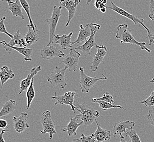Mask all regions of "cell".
Masks as SVG:
<instances>
[{"mask_svg":"<svg viewBox=\"0 0 154 142\" xmlns=\"http://www.w3.org/2000/svg\"><path fill=\"white\" fill-rule=\"evenodd\" d=\"M135 36L132 35L130 30L126 24H120L117 27L116 32V39L120 41V43H128L131 45H137L141 48L142 51H146L148 53L151 52V50L146 47L145 42H139L134 39Z\"/></svg>","mask_w":154,"mask_h":142,"instance_id":"obj_1","label":"cell"},{"mask_svg":"<svg viewBox=\"0 0 154 142\" xmlns=\"http://www.w3.org/2000/svg\"><path fill=\"white\" fill-rule=\"evenodd\" d=\"M77 111L80 113L81 120L83 122L84 126H89L95 122L96 118L100 116V113L84 102L77 104Z\"/></svg>","mask_w":154,"mask_h":142,"instance_id":"obj_2","label":"cell"},{"mask_svg":"<svg viewBox=\"0 0 154 142\" xmlns=\"http://www.w3.org/2000/svg\"><path fill=\"white\" fill-rule=\"evenodd\" d=\"M67 69L68 68L66 66L63 68H60L57 66L54 71L48 76V82L51 83L52 86H57L60 89H64L67 85L65 75Z\"/></svg>","mask_w":154,"mask_h":142,"instance_id":"obj_3","label":"cell"},{"mask_svg":"<svg viewBox=\"0 0 154 142\" xmlns=\"http://www.w3.org/2000/svg\"><path fill=\"white\" fill-rule=\"evenodd\" d=\"M79 74H80V83L79 86L82 92L83 93H88L90 89L92 87H95V84L99 80H107V77L102 74V78H97V77H90L87 76L85 72L84 68L80 67L79 68Z\"/></svg>","mask_w":154,"mask_h":142,"instance_id":"obj_4","label":"cell"},{"mask_svg":"<svg viewBox=\"0 0 154 142\" xmlns=\"http://www.w3.org/2000/svg\"><path fill=\"white\" fill-rule=\"evenodd\" d=\"M90 29H91V35L88 41L83 45L77 47L72 48L74 50H79L83 51L84 53L86 55H91V51L92 48L94 47H96L97 45L96 44L95 41V34L97 32L98 30L100 29L101 26L97 24H89Z\"/></svg>","mask_w":154,"mask_h":142,"instance_id":"obj_5","label":"cell"},{"mask_svg":"<svg viewBox=\"0 0 154 142\" xmlns=\"http://www.w3.org/2000/svg\"><path fill=\"white\" fill-rule=\"evenodd\" d=\"M62 7H57L54 5L53 8V13L51 18L47 19L45 21L49 25V41L47 45H51L53 43L54 37L55 35V33L56 31L57 25L59 20L60 18L61 15V9Z\"/></svg>","mask_w":154,"mask_h":142,"instance_id":"obj_6","label":"cell"},{"mask_svg":"<svg viewBox=\"0 0 154 142\" xmlns=\"http://www.w3.org/2000/svg\"><path fill=\"white\" fill-rule=\"evenodd\" d=\"M111 4H112L111 6H109V7L108 6L107 8H109V9H111V10H113V11L116 12L117 13H118L119 14L122 15V16H124L125 17L130 19L131 20H132L134 22V25H137V24H138L142 25L144 27L145 30L147 31L148 36H146V38H149V39L150 37H151L152 35L151 31L144 24V20L143 19H139V18H137L136 16L133 15V14H131L130 13H128V12L125 11L124 9H122L121 8H120V7H119L116 5L115 3H114L112 1H111Z\"/></svg>","mask_w":154,"mask_h":142,"instance_id":"obj_7","label":"cell"},{"mask_svg":"<svg viewBox=\"0 0 154 142\" xmlns=\"http://www.w3.org/2000/svg\"><path fill=\"white\" fill-rule=\"evenodd\" d=\"M41 124L43 128V130L41 131L42 134L48 133L50 139H53V136L57 134V131L55 128V125L51 119L50 111L47 110L43 112L42 116Z\"/></svg>","mask_w":154,"mask_h":142,"instance_id":"obj_8","label":"cell"},{"mask_svg":"<svg viewBox=\"0 0 154 142\" xmlns=\"http://www.w3.org/2000/svg\"><path fill=\"white\" fill-rule=\"evenodd\" d=\"M76 93L74 91H69L65 93L64 95L61 96H57L56 92L55 93V96L52 97V99L55 101V106L57 104L63 105L65 104L67 106H69L71 107V110L74 113H75V110H77V107L74 105V96Z\"/></svg>","mask_w":154,"mask_h":142,"instance_id":"obj_9","label":"cell"},{"mask_svg":"<svg viewBox=\"0 0 154 142\" xmlns=\"http://www.w3.org/2000/svg\"><path fill=\"white\" fill-rule=\"evenodd\" d=\"M80 56L81 54L78 51L71 48L70 53L65 55L62 62L65 64V66L67 67L69 71L76 72Z\"/></svg>","mask_w":154,"mask_h":142,"instance_id":"obj_10","label":"cell"},{"mask_svg":"<svg viewBox=\"0 0 154 142\" xmlns=\"http://www.w3.org/2000/svg\"><path fill=\"white\" fill-rule=\"evenodd\" d=\"M42 59L45 60L51 59L55 57L62 58L65 55L63 52L56 47L54 45H46L41 50Z\"/></svg>","mask_w":154,"mask_h":142,"instance_id":"obj_11","label":"cell"},{"mask_svg":"<svg viewBox=\"0 0 154 142\" xmlns=\"http://www.w3.org/2000/svg\"><path fill=\"white\" fill-rule=\"evenodd\" d=\"M96 48L97 49V53L95 54V56L90 67V70L93 72L97 70L98 67L101 63H102L104 57L108 53V50L106 45H97Z\"/></svg>","mask_w":154,"mask_h":142,"instance_id":"obj_12","label":"cell"},{"mask_svg":"<svg viewBox=\"0 0 154 142\" xmlns=\"http://www.w3.org/2000/svg\"><path fill=\"white\" fill-rule=\"evenodd\" d=\"M135 125V123L133 122H130L129 120L122 121L121 120L115 124L113 127L112 131L113 132V136L114 137H120L122 133H126V130H133V127Z\"/></svg>","mask_w":154,"mask_h":142,"instance_id":"obj_13","label":"cell"},{"mask_svg":"<svg viewBox=\"0 0 154 142\" xmlns=\"http://www.w3.org/2000/svg\"><path fill=\"white\" fill-rule=\"evenodd\" d=\"M27 114L26 113H21L20 116L17 118L14 116L13 118V127L16 132L18 133H23L29 128L30 126L27 124Z\"/></svg>","mask_w":154,"mask_h":142,"instance_id":"obj_14","label":"cell"},{"mask_svg":"<svg viewBox=\"0 0 154 142\" xmlns=\"http://www.w3.org/2000/svg\"><path fill=\"white\" fill-rule=\"evenodd\" d=\"M1 43L3 45L4 49L9 54L12 52V49L17 51L20 54L24 56V60L26 61H32L31 59L32 53V49L27 48H20L18 47H12L8 45V43L6 41H1Z\"/></svg>","mask_w":154,"mask_h":142,"instance_id":"obj_15","label":"cell"},{"mask_svg":"<svg viewBox=\"0 0 154 142\" xmlns=\"http://www.w3.org/2000/svg\"><path fill=\"white\" fill-rule=\"evenodd\" d=\"M80 0H75V1H61L60 4L61 7H65L68 11V20L67 24H66V27L68 26L70 23L71 21L74 18V15L77 10V7L79 3H80Z\"/></svg>","mask_w":154,"mask_h":142,"instance_id":"obj_16","label":"cell"},{"mask_svg":"<svg viewBox=\"0 0 154 142\" xmlns=\"http://www.w3.org/2000/svg\"><path fill=\"white\" fill-rule=\"evenodd\" d=\"M69 118L70 122L65 128H62L61 131L63 132H67L69 136H76L77 134V129L78 128V127L84 124L82 121L79 122V120L81 118V116L80 114H77L73 118L71 117H70Z\"/></svg>","mask_w":154,"mask_h":142,"instance_id":"obj_17","label":"cell"},{"mask_svg":"<svg viewBox=\"0 0 154 142\" xmlns=\"http://www.w3.org/2000/svg\"><path fill=\"white\" fill-rule=\"evenodd\" d=\"M73 35V32L70 33L68 35H55L54 37L52 45H59L60 47L62 49H67V48L72 47L71 37Z\"/></svg>","mask_w":154,"mask_h":142,"instance_id":"obj_18","label":"cell"},{"mask_svg":"<svg viewBox=\"0 0 154 142\" xmlns=\"http://www.w3.org/2000/svg\"><path fill=\"white\" fill-rule=\"evenodd\" d=\"M42 67L41 66H38L37 67H33L31 70V73L27 76L26 78L25 79L21 80L20 83V91L19 92V94L20 95L22 92L24 91H26L29 89L32 80L34 79V77L36 74L38 73L39 71H41Z\"/></svg>","mask_w":154,"mask_h":142,"instance_id":"obj_19","label":"cell"},{"mask_svg":"<svg viewBox=\"0 0 154 142\" xmlns=\"http://www.w3.org/2000/svg\"><path fill=\"white\" fill-rule=\"evenodd\" d=\"M95 122L96 123L97 128L95 133L92 134V136L95 137L97 142H105L110 140L111 138L110 131L102 128L97 120H96Z\"/></svg>","mask_w":154,"mask_h":142,"instance_id":"obj_20","label":"cell"},{"mask_svg":"<svg viewBox=\"0 0 154 142\" xmlns=\"http://www.w3.org/2000/svg\"><path fill=\"white\" fill-rule=\"evenodd\" d=\"M80 30L78 36V38L74 42H73L72 45L74 44H80L81 43H85L89 39L91 35V29L89 24H87L85 26H83V25H80Z\"/></svg>","mask_w":154,"mask_h":142,"instance_id":"obj_21","label":"cell"},{"mask_svg":"<svg viewBox=\"0 0 154 142\" xmlns=\"http://www.w3.org/2000/svg\"><path fill=\"white\" fill-rule=\"evenodd\" d=\"M7 2L8 3V9L12 12V15L22 18L23 20L25 19V17L21 10L23 7L21 5L20 0H17L15 2H13L11 1H7Z\"/></svg>","mask_w":154,"mask_h":142,"instance_id":"obj_22","label":"cell"},{"mask_svg":"<svg viewBox=\"0 0 154 142\" xmlns=\"http://www.w3.org/2000/svg\"><path fill=\"white\" fill-rule=\"evenodd\" d=\"M8 45L12 47L18 46V47L20 48H26L27 46L25 38L21 34L19 31L15 32L13 35V38L11 39Z\"/></svg>","mask_w":154,"mask_h":142,"instance_id":"obj_23","label":"cell"},{"mask_svg":"<svg viewBox=\"0 0 154 142\" xmlns=\"http://www.w3.org/2000/svg\"><path fill=\"white\" fill-rule=\"evenodd\" d=\"M14 77V72L11 68L8 67L7 66H4L1 68L0 78L1 82V88H3L5 83H6L9 79L13 78Z\"/></svg>","mask_w":154,"mask_h":142,"instance_id":"obj_24","label":"cell"},{"mask_svg":"<svg viewBox=\"0 0 154 142\" xmlns=\"http://www.w3.org/2000/svg\"><path fill=\"white\" fill-rule=\"evenodd\" d=\"M16 110V102L15 100H9L6 102L2 106L0 112V117L9 115Z\"/></svg>","mask_w":154,"mask_h":142,"instance_id":"obj_25","label":"cell"},{"mask_svg":"<svg viewBox=\"0 0 154 142\" xmlns=\"http://www.w3.org/2000/svg\"><path fill=\"white\" fill-rule=\"evenodd\" d=\"M27 28L28 29V31L25 35V41L27 46H30L38 41V36L37 32L33 31L30 25H27Z\"/></svg>","mask_w":154,"mask_h":142,"instance_id":"obj_26","label":"cell"},{"mask_svg":"<svg viewBox=\"0 0 154 142\" xmlns=\"http://www.w3.org/2000/svg\"><path fill=\"white\" fill-rule=\"evenodd\" d=\"M33 82H34V79L32 80L30 86L27 90L26 97L27 102L26 110L29 109L32 103L33 100L35 97V91L33 86Z\"/></svg>","mask_w":154,"mask_h":142,"instance_id":"obj_27","label":"cell"},{"mask_svg":"<svg viewBox=\"0 0 154 142\" xmlns=\"http://www.w3.org/2000/svg\"><path fill=\"white\" fill-rule=\"evenodd\" d=\"M20 3L21 6L23 7V8H24L25 11L28 17H29V21H30V26L32 28L33 31H34L35 32H37L38 31V30H37V27L36 26V25L35 24H33L32 20V19H31V13H30V6H29V3H28V2H27L26 1H25V0H20Z\"/></svg>","mask_w":154,"mask_h":142,"instance_id":"obj_28","label":"cell"},{"mask_svg":"<svg viewBox=\"0 0 154 142\" xmlns=\"http://www.w3.org/2000/svg\"><path fill=\"white\" fill-rule=\"evenodd\" d=\"M95 103H97L99 104L100 108H101L103 111H105V110H109V109H111V108H120V109H122V110H126L125 108L121 106L114 105L113 104L109 103L107 102H105V101H98L95 102Z\"/></svg>","mask_w":154,"mask_h":142,"instance_id":"obj_29","label":"cell"},{"mask_svg":"<svg viewBox=\"0 0 154 142\" xmlns=\"http://www.w3.org/2000/svg\"><path fill=\"white\" fill-rule=\"evenodd\" d=\"M98 101H103L108 102L109 103L113 104L114 103V101L113 99V96L109 94L108 92H105L102 97L100 98H93L92 99V102H94Z\"/></svg>","mask_w":154,"mask_h":142,"instance_id":"obj_30","label":"cell"},{"mask_svg":"<svg viewBox=\"0 0 154 142\" xmlns=\"http://www.w3.org/2000/svg\"><path fill=\"white\" fill-rule=\"evenodd\" d=\"M126 134L128 135L130 138V142H142L139 138V136L137 133L136 131L134 130H128L126 132Z\"/></svg>","mask_w":154,"mask_h":142,"instance_id":"obj_31","label":"cell"},{"mask_svg":"<svg viewBox=\"0 0 154 142\" xmlns=\"http://www.w3.org/2000/svg\"><path fill=\"white\" fill-rule=\"evenodd\" d=\"M140 103L146 106H154V91L152 92L151 95L148 98L141 101Z\"/></svg>","mask_w":154,"mask_h":142,"instance_id":"obj_32","label":"cell"},{"mask_svg":"<svg viewBox=\"0 0 154 142\" xmlns=\"http://www.w3.org/2000/svg\"><path fill=\"white\" fill-rule=\"evenodd\" d=\"M6 18L5 17H4L3 18L0 19V32L5 33L12 39L13 38V35L8 32V31L6 30L5 25L4 24V21L6 20Z\"/></svg>","mask_w":154,"mask_h":142,"instance_id":"obj_33","label":"cell"},{"mask_svg":"<svg viewBox=\"0 0 154 142\" xmlns=\"http://www.w3.org/2000/svg\"><path fill=\"white\" fill-rule=\"evenodd\" d=\"M94 6L95 8L98 10H101L103 8H107V2L106 0H96L95 1Z\"/></svg>","mask_w":154,"mask_h":142,"instance_id":"obj_34","label":"cell"},{"mask_svg":"<svg viewBox=\"0 0 154 142\" xmlns=\"http://www.w3.org/2000/svg\"><path fill=\"white\" fill-rule=\"evenodd\" d=\"M147 120L148 124L154 126V108L149 110L147 115Z\"/></svg>","mask_w":154,"mask_h":142,"instance_id":"obj_35","label":"cell"},{"mask_svg":"<svg viewBox=\"0 0 154 142\" xmlns=\"http://www.w3.org/2000/svg\"><path fill=\"white\" fill-rule=\"evenodd\" d=\"M82 142H95L96 139L94 137L91 136H86L84 134H81V137L79 138Z\"/></svg>","mask_w":154,"mask_h":142,"instance_id":"obj_36","label":"cell"},{"mask_svg":"<svg viewBox=\"0 0 154 142\" xmlns=\"http://www.w3.org/2000/svg\"><path fill=\"white\" fill-rule=\"evenodd\" d=\"M149 18L154 21V0L150 1V13Z\"/></svg>","mask_w":154,"mask_h":142,"instance_id":"obj_37","label":"cell"},{"mask_svg":"<svg viewBox=\"0 0 154 142\" xmlns=\"http://www.w3.org/2000/svg\"><path fill=\"white\" fill-rule=\"evenodd\" d=\"M8 122L5 119H1L0 120V127L1 128H7Z\"/></svg>","mask_w":154,"mask_h":142,"instance_id":"obj_38","label":"cell"},{"mask_svg":"<svg viewBox=\"0 0 154 142\" xmlns=\"http://www.w3.org/2000/svg\"><path fill=\"white\" fill-rule=\"evenodd\" d=\"M7 131H8V130H3L2 131V132L0 133V142H5V139L3 138V134H4V133Z\"/></svg>","mask_w":154,"mask_h":142,"instance_id":"obj_39","label":"cell"},{"mask_svg":"<svg viewBox=\"0 0 154 142\" xmlns=\"http://www.w3.org/2000/svg\"><path fill=\"white\" fill-rule=\"evenodd\" d=\"M149 45L150 46L152 45V44H154V34L152 35L151 37H150V38L149 39Z\"/></svg>","mask_w":154,"mask_h":142,"instance_id":"obj_40","label":"cell"},{"mask_svg":"<svg viewBox=\"0 0 154 142\" xmlns=\"http://www.w3.org/2000/svg\"><path fill=\"white\" fill-rule=\"evenodd\" d=\"M120 140H120V142H130V141H129V142H126V141L125 140L124 137L122 135L120 136Z\"/></svg>","mask_w":154,"mask_h":142,"instance_id":"obj_41","label":"cell"},{"mask_svg":"<svg viewBox=\"0 0 154 142\" xmlns=\"http://www.w3.org/2000/svg\"><path fill=\"white\" fill-rule=\"evenodd\" d=\"M72 142H82L79 139H74Z\"/></svg>","mask_w":154,"mask_h":142,"instance_id":"obj_42","label":"cell"},{"mask_svg":"<svg viewBox=\"0 0 154 142\" xmlns=\"http://www.w3.org/2000/svg\"><path fill=\"white\" fill-rule=\"evenodd\" d=\"M106 10H107V8H103V9H101L100 10V11H101L102 13H105V12H106Z\"/></svg>","mask_w":154,"mask_h":142,"instance_id":"obj_43","label":"cell"},{"mask_svg":"<svg viewBox=\"0 0 154 142\" xmlns=\"http://www.w3.org/2000/svg\"><path fill=\"white\" fill-rule=\"evenodd\" d=\"M150 83H154V77H152V80L150 81Z\"/></svg>","mask_w":154,"mask_h":142,"instance_id":"obj_44","label":"cell"}]
</instances>
